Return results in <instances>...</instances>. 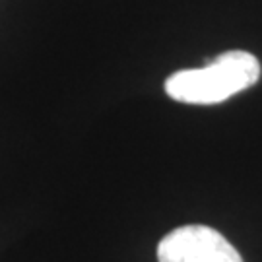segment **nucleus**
Wrapping results in <instances>:
<instances>
[{
  "mask_svg": "<svg viewBox=\"0 0 262 262\" xmlns=\"http://www.w3.org/2000/svg\"><path fill=\"white\" fill-rule=\"evenodd\" d=\"M159 262H243L239 251L208 225H183L158 245Z\"/></svg>",
  "mask_w": 262,
  "mask_h": 262,
  "instance_id": "obj_2",
  "label": "nucleus"
},
{
  "mask_svg": "<svg viewBox=\"0 0 262 262\" xmlns=\"http://www.w3.org/2000/svg\"><path fill=\"white\" fill-rule=\"evenodd\" d=\"M260 62L247 51H227L202 68L179 70L165 80V94L179 103L215 105L258 82Z\"/></svg>",
  "mask_w": 262,
  "mask_h": 262,
  "instance_id": "obj_1",
  "label": "nucleus"
}]
</instances>
